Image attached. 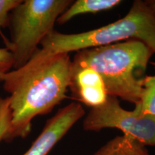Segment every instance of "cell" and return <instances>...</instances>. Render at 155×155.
<instances>
[{
    "mask_svg": "<svg viewBox=\"0 0 155 155\" xmlns=\"http://www.w3.org/2000/svg\"><path fill=\"white\" fill-rule=\"evenodd\" d=\"M68 53H48L38 49L28 63L4 75L3 88L9 94L11 125L4 141L25 138L32 121L50 113L66 96L71 82Z\"/></svg>",
    "mask_w": 155,
    "mask_h": 155,
    "instance_id": "6da1fadb",
    "label": "cell"
},
{
    "mask_svg": "<svg viewBox=\"0 0 155 155\" xmlns=\"http://www.w3.org/2000/svg\"><path fill=\"white\" fill-rule=\"evenodd\" d=\"M153 52L137 40L77 51L71 74L91 68L101 77L107 95L137 104L144 89L143 75Z\"/></svg>",
    "mask_w": 155,
    "mask_h": 155,
    "instance_id": "7a4b0ae2",
    "label": "cell"
},
{
    "mask_svg": "<svg viewBox=\"0 0 155 155\" xmlns=\"http://www.w3.org/2000/svg\"><path fill=\"white\" fill-rule=\"evenodd\" d=\"M128 39L144 42L155 53V14L145 1H134L124 17L96 30L78 34H63L53 30L40 45L48 53H68Z\"/></svg>",
    "mask_w": 155,
    "mask_h": 155,
    "instance_id": "3957f363",
    "label": "cell"
},
{
    "mask_svg": "<svg viewBox=\"0 0 155 155\" xmlns=\"http://www.w3.org/2000/svg\"><path fill=\"white\" fill-rule=\"evenodd\" d=\"M71 3L70 0H22L11 11L7 26L10 40L6 48L12 54L13 69L22 67L30 61Z\"/></svg>",
    "mask_w": 155,
    "mask_h": 155,
    "instance_id": "277c9868",
    "label": "cell"
},
{
    "mask_svg": "<svg viewBox=\"0 0 155 155\" xmlns=\"http://www.w3.org/2000/svg\"><path fill=\"white\" fill-rule=\"evenodd\" d=\"M135 106L133 111H127L116 97L108 96L104 104L92 108L83 121V129L98 131L116 128L144 146H155V115L143 113L139 103Z\"/></svg>",
    "mask_w": 155,
    "mask_h": 155,
    "instance_id": "5b68a950",
    "label": "cell"
},
{
    "mask_svg": "<svg viewBox=\"0 0 155 155\" xmlns=\"http://www.w3.org/2000/svg\"><path fill=\"white\" fill-rule=\"evenodd\" d=\"M84 114L83 106L75 102L61 108L48 120L40 134L22 155H48Z\"/></svg>",
    "mask_w": 155,
    "mask_h": 155,
    "instance_id": "8992f818",
    "label": "cell"
},
{
    "mask_svg": "<svg viewBox=\"0 0 155 155\" xmlns=\"http://www.w3.org/2000/svg\"><path fill=\"white\" fill-rule=\"evenodd\" d=\"M69 88L74 98L92 108L102 105L107 99L101 77L91 68H83L71 73Z\"/></svg>",
    "mask_w": 155,
    "mask_h": 155,
    "instance_id": "52a82bcc",
    "label": "cell"
},
{
    "mask_svg": "<svg viewBox=\"0 0 155 155\" xmlns=\"http://www.w3.org/2000/svg\"><path fill=\"white\" fill-rule=\"evenodd\" d=\"M121 3L120 0H78L58 17L57 22L63 25L75 16L86 13L108 10Z\"/></svg>",
    "mask_w": 155,
    "mask_h": 155,
    "instance_id": "ba28073f",
    "label": "cell"
},
{
    "mask_svg": "<svg viewBox=\"0 0 155 155\" xmlns=\"http://www.w3.org/2000/svg\"><path fill=\"white\" fill-rule=\"evenodd\" d=\"M93 155H149L144 145L131 137H117Z\"/></svg>",
    "mask_w": 155,
    "mask_h": 155,
    "instance_id": "9c48e42d",
    "label": "cell"
},
{
    "mask_svg": "<svg viewBox=\"0 0 155 155\" xmlns=\"http://www.w3.org/2000/svg\"><path fill=\"white\" fill-rule=\"evenodd\" d=\"M139 104L143 113L155 115V81L144 79V89Z\"/></svg>",
    "mask_w": 155,
    "mask_h": 155,
    "instance_id": "30bf717a",
    "label": "cell"
},
{
    "mask_svg": "<svg viewBox=\"0 0 155 155\" xmlns=\"http://www.w3.org/2000/svg\"><path fill=\"white\" fill-rule=\"evenodd\" d=\"M12 114L9 96H0V141H4L11 125Z\"/></svg>",
    "mask_w": 155,
    "mask_h": 155,
    "instance_id": "8fae6325",
    "label": "cell"
},
{
    "mask_svg": "<svg viewBox=\"0 0 155 155\" xmlns=\"http://www.w3.org/2000/svg\"><path fill=\"white\" fill-rule=\"evenodd\" d=\"M22 0H0V34L2 31L8 26L9 13L16 7Z\"/></svg>",
    "mask_w": 155,
    "mask_h": 155,
    "instance_id": "7c38bea8",
    "label": "cell"
},
{
    "mask_svg": "<svg viewBox=\"0 0 155 155\" xmlns=\"http://www.w3.org/2000/svg\"><path fill=\"white\" fill-rule=\"evenodd\" d=\"M12 54L7 48H0V83L2 82L3 77L6 73L13 68Z\"/></svg>",
    "mask_w": 155,
    "mask_h": 155,
    "instance_id": "4fadbf2b",
    "label": "cell"
},
{
    "mask_svg": "<svg viewBox=\"0 0 155 155\" xmlns=\"http://www.w3.org/2000/svg\"><path fill=\"white\" fill-rule=\"evenodd\" d=\"M145 2L155 14V0H148V1H145Z\"/></svg>",
    "mask_w": 155,
    "mask_h": 155,
    "instance_id": "5bb4252c",
    "label": "cell"
},
{
    "mask_svg": "<svg viewBox=\"0 0 155 155\" xmlns=\"http://www.w3.org/2000/svg\"><path fill=\"white\" fill-rule=\"evenodd\" d=\"M144 79L146 81H155V75H152V76H147V77L144 78Z\"/></svg>",
    "mask_w": 155,
    "mask_h": 155,
    "instance_id": "9a60e30c",
    "label": "cell"
}]
</instances>
